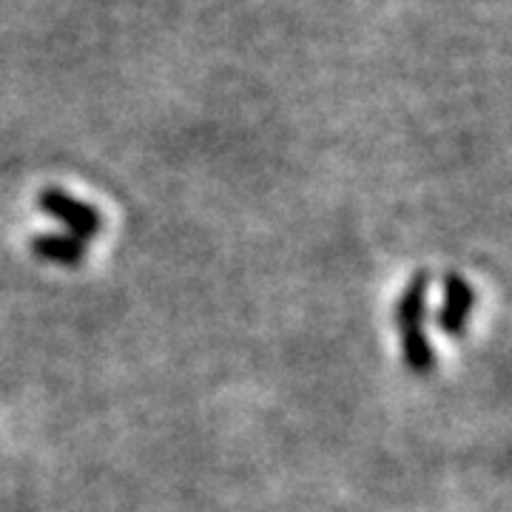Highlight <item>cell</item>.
<instances>
[{"label": "cell", "instance_id": "1", "mask_svg": "<svg viewBox=\"0 0 512 512\" xmlns=\"http://www.w3.org/2000/svg\"><path fill=\"white\" fill-rule=\"evenodd\" d=\"M37 205H40L43 214H49V217L60 222L72 237L83 239V242H89V239H94L103 231V217H100V211H97L94 205H89V202L72 197V194L63 191V188H43L40 197H37Z\"/></svg>", "mask_w": 512, "mask_h": 512}, {"label": "cell", "instance_id": "2", "mask_svg": "<svg viewBox=\"0 0 512 512\" xmlns=\"http://www.w3.org/2000/svg\"><path fill=\"white\" fill-rule=\"evenodd\" d=\"M473 308H476V291L464 276L450 274L444 279V299L439 308V330L447 336H461L470 319H473Z\"/></svg>", "mask_w": 512, "mask_h": 512}, {"label": "cell", "instance_id": "3", "mask_svg": "<svg viewBox=\"0 0 512 512\" xmlns=\"http://www.w3.org/2000/svg\"><path fill=\"white\" fill-rule=\"evenodd\" d=\"M32 254L63 268H77L86 259V242L72 234H37L29 242Z\"/></svg>", "mask_w": 512, "mask_h": 512}, {"label": "cell", "instance_id": "4", "mask_svg": "<svg viewBox=\"0 0 512 512\" xmlns=\"http://www.w3.org/2000/svg\"><path fill=\"white\" fill-rule=\"evenodd\" d=\"M427 288H430V276L416 274L410 279V285L404 288L402 299L396 305V325L399 330L424 328V316H427Z\"/></svg>", "mask_w": 512, "mask_h": 512}, {"label": "cell", "instance_id": "5", "mask_svg": "<svg viewBox=\"0 0 512 512\" xmlns=\"http://www.w3.org/2000/svg\"><path fill=\"white\" fill-rule=\"evenodd\" d=\"M402 353H404V365L410 367L413 373H419V376H427V373L436 367V350H433V345H430V339H427L424 328L404 330Z\"/></svg>", "mask_w": 512, "mask_h": 512}]
</instances>
